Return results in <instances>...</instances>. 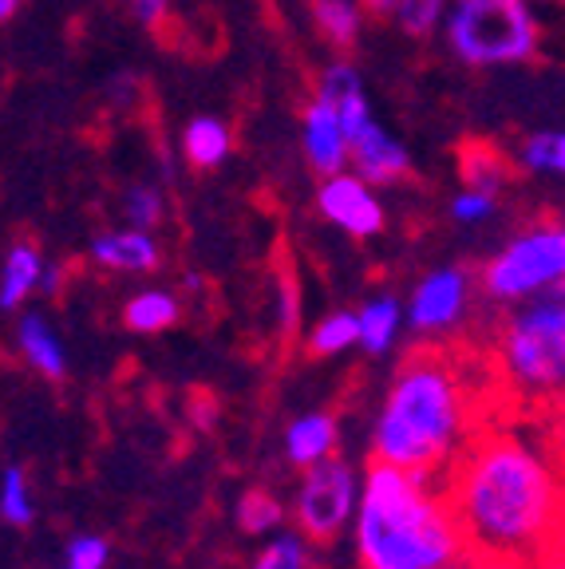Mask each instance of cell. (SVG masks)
Segmentation results:
<instances>
[{
	"mask_svg": "<svg viewBox=\"0 0 565 569\" xmlns=\"http://www.w3.org/2000/svg\"><path fill=\"white\" fill-rule=\"evenodd\" d=\"M123 210L135 230H155L162 222V198L155 187H131L123 198Z\"/></svg>",
	"mask_w": 565,
	"mask_h": 569,
	"instance_id": "4316f807",
	"label": "cell"
},
{
	"mask_svg": "<svg viewBox=\"0 0 565 569\" xmlns=\"http://www.w3.org/2000/svg\"><path fill=\"white\" fill-rule=\"evenodd\" d=\"M360 569H439L463 558L439 482L371 459L356 515Z\"/></svg>",
	"mask_w": 565,
	"mask_h": 569,
	"instance_id": "3957f363",
	"label": "cell"
},
{
	"mask_svg": "<svg viewBox=\"0 0 565 569\" xmlns=\"http://www.w3.org/2000/svg\"><path fill=\"white\" fill-rule=\"evenodd\" d=\"M17 340H20V352L28 356V365H32L40 376L60 380V376L68 372V356H63L60 337H56L52 325H48L40 312H28V317L20 320Z\"/></svg>",
	"mask_w": 565,
	"mask_h": 569,
	"instance_id": "5bb4252c",
	"label": "cell"
},
{
	"mask_svg": "<svg viewBox=\"0 0 565 569\" xmlns=\"http://www.w3.org/2000/svg\"><path fill=\"white\" fill-rule=\"evenodd\" d=\"M522 162L538 174H562L565 170V134L562 131H538L522 142Z\"/></svg>",
	"mask_w": 565,
	"mask_h": 569,
	"instance_id": "ffe728a7",
	"label": "cell"
},
{
	"mask_svg": "<svg viewBox=\"0 0 565 569\" xmlns=\"http://www.w3.org/2000/svg\"><path fill=\"white\" fill-rule=\"evenodd\" d=\"M182 151L195 167H206V170L218 167V162L230 154V127L210 116L190 119V123H186V134H182Z\"/></svg>",
	"mask_w": 565,
	"mask_h": 569,
	"instance_id": "2e32d148",
	"label": "cell"
},
{
	"mask_svg": "<svg viewBox=\"0 0 565 569\" xmlns=\"http://www.w3.org/2000/svg\"><path fill=\"white\" fill-rule=\"evenodd\" d=\"M447 40L463 63H522L538 52V20L526 0H455Z\"/></svg>",
	"mask_w": 565,
	"mask_h": 569,
	"instance_id": "5b68a950",
	"label": "cell"
},
{
	"mask_svg": "<svg viewBox=\"0 0 565 569\" xmlns=\"http://www.w3.org/2000/svg\"><path fill=\"white\" fill-rule=\"evenodd\" d=\"M534 569H562V553H549L546 561H538Z\"/></svg>",
	"mask_w": 565,
	"mask_h": 569,
	"instance_id": "d590c367",
	"label": "cell"
},
{
	"mask_svg": "<svg viewBox=\"0 0 565 569\" xmlns=\"http://www.w3.org/2000/svg\"><path fill=\"white\" fill-rule=\"evenodd\" d=\"M40 269H44L40 249L32 241H17L4 258V269H0V309H20V301L40 284Z\"/></svg>",
	"mask_w": 565,
	"mask_h": 569,
	"instance_id": "9a60e30c",
	"label": "cell"
},
{
	"mask_svg": "<svg viewBox=\"0 0 565 569\" xmlns=\"http://www.w3.org/2000/svg\"><path fill=\"white\" fill-rule=\"evenodd\" d=\"M91 258L103 269L116 273H150L159 266V241L150 238L147 230H116L91 241Z\"/></svg>",
	"mask_w": 565,
	"mask_h": 569,
	"instance_id": "7c38bea8",
	"label": "cell"
},
{
	"mask_svg": "<svg viewBox=\"0 0 565 569\" xmlns=\"http://www.w3.org/2000/svg\"><path fill=\"white\" fill-rule=\"evenodd\" d=\"M249 569H309V553H305V542L285 533L277 542H269L266 550L257 553Z\"/></svg>",
	"mask_w": 565,
	"mask_h": 569,
	"instance_id": "d4e9b609",
	"label": "cell"
},
{
	"mask_svg": "<svg viewBox=\"0 0 565 569\" xmlns=\"http://www.w3.org/2000/svg\"><path fill=\"white\" fill-rule=\"evenodd\" d=\"M167 4L170 0H135V17H139V24L155 28L162 17H167Z\"/></svg>",
	"mask_w": 565,
	"mask_h": 569,
	"instance_id": "1f68e13d",
	"label": "cell"
},
{
	"mask_svg": "<svg viewBox=\"0 0 565 569\" xmlns=\"http://www.w3.org/2000/svg\"><path fill=\"white\" fill-rule=\"evenodd\" d=\"M439 569H503V566H490V561H478V558H455V561H447V566H439Z\"/></svg>",
	"mask_w": 565,
	"mask_h": 569,
	"instance_id": "836d02e7",
	"label": "cell"
},
{
	"mask_svg": "<svg viewBox=\"0 0 565 569\" xmlns=\"http://www.w3.org/2000/svg\"><path fill=\"white\" fill-rule=\"evenodd\" d=\"M107 558H111V546L107 538H96V533H83L68 546L63 553V569H103Z\"/></svg>",
	"mask_w": 565,
	"mask_h": 569,
	"instance_id": "f1b7e54d",
	"label": "cell"
},
{
	"mask_svg": "<svg viewBox=\"0 0 565 569\" xmlns=\"http://www.w3.org/2000/svg\"><path fill=\"white\" fill-rule=\"evenodd\" d=\"M478 427L463 368L443 348L412 352L399 365L376 423V459L439 479Z\"/></svg>",
	"mask_w": 565,
	"mask_h": 569,
	"instance_id": "7a4b0ae2",
	"label": "cell"
},
{
	"mask_svg": "<svg viewBox=\"0 0 565 569\" xmlns=\"http://www.w3.org/2000/svg\"><path fill=\"white\" fill-rule=\"evenodd\" d=\"M443 9H447V0H399V24H404V32L412 36H427L435 24H439Z\"/></svg>",
	"mask_w": 565,
	"mask_h": 569,
	"instance_id": "83f0119b",
	"label": "cell"
},
{
	"mask_svg": "<svg viewBox=\"0 0 565 569\" xmlns=\"http://www.w3.org/2000/svg\"><path fill=\"white\" fill-rule=\"evenodd\" d=\"M565 230L557 222L518 233L511 246L483 269V289L490 301H526L542 289H562Z\"/></svg>",
	"mask_w": 565,
	"mask_h": 569,
	"instance_id": "8992f818",
	"label": "cell"
},
{
	"mask_svg": "<svg viewBox=\"0 0 565 569\" xmlns=\"http://www.w3.org/2000/svg\"><path fill=\"white\" fill-rule=\"evenodd\" d=\"M470 301V277L467 269H439V273L424 277L412 297V329L419 332H439L459 325Z\"/></svg>",
	"mask_w": 565,
	"mask_h": 569,
	"instance_id": "9c48e42d",
	"label": "cell"
},
{
	"mask_svg": "<svg viewBox=\"0 0 565 569\" xmlns=\"http://www.w3.org/2000/svg\"><path fill=\"white\" fill-rule=\"evenodd\" d=\"M336 451V419L328 411H309L285 431V455L293 467H313V462L328 459Z\"/></svg>",
	"mask_w": 565,
	"mask_h": 569,
	"instance_id": "4fadbf2b",
	"label": "cell"
},
{
	"mask_svg": "<svg viewBox=\"0 0 565 569\" xmlns=\"http://www.w3.org/2000/svg\"><path fill=\"white\" fill-rule=\"evenodd\" d=\"M313 20L333 48H353L360 40L364 9L356 0H313Z\"/></svg>",
	"mask_w": 565,
	"mask_h": 569,
	"instance_id": "e0dca14e",
	"label": "cell"
},
{
	"mask_svg": "<svg viewBox=\"0 0 565 569\" xmlns=\"http://www.w3.org/2000/svg\"><path fill=\"white\" fill-rule=\"evenodd\" d=\"M463 178H467V190H483V194L498 198V190L506 182L503 159L490 154L486 147H475V151L463 154Z\"/></svg>",
	"mask_w": 565,
	"mask_h": 569,
	"instance_id": "44dd1931",
	"label": "cell"
},
{
	"mask_svg": "<svg viewBox=\"0 0 565 569\" xmlns=\"http://www.w3.org/2000/svg\"><path fill=\"white\" fill-rule=\"evenodd\" d=\"M348 159L356 162V174H360L368 187H391V182H399V178L407 174V167H412L404 142L391 139L376 119L348 142Z\"/></svg>",
	"mask_w": 565,
	"mask_h": 569,
	"instance_id": "30bf717a",
	"label": "cell"
},
{
	"mask_svg": "<svg viewBox=\"0 0 565 569\" xmlns=\"http://www.w3.org/2000/svg\"><path fill=\"white\" fill-rule=\"evenodd\" d=\"M300 127H305L300 142H305V154H309L313 170H320V174H336V170L348 167V139H345V131H340V123H336L333 107L320 103V99H313Z\"/></svg>",
	"mask_w": 565,
	"mask_h": 569,
	"instance_id": "8fae6325",
	"label": "cell"
},
{
	"mask_svg": "<svg viewBox=\"0 0 565 569\" xmlns=\"http://www.w3.org/2000/svg\"><path fill=\"white\" fill-rule=\"evenodd\" d=\"M503 360L506 383L518 396L546 400L557 396L565 380V305L562 289H549L542 301L522 305L503 329Z\"/></svg>",
	"mask_w": 565,
	"mask_h": 569,
	"instance_id": "277c9868",
	"label": "cell"
},
{
	"mask_svg": "<svg viewBox=\"0 0 565 569\" xmlns=\"http://www.w3.org/2000/svg\"><path fill=\"white\" fill-rule=\"evenodd\" d=\"M396 332H399V301H391V297L368 301L356 312V340H360L371 356L388 352Z\"/></svg>",
	"mask_w": 565,
	"mask_h": 569,
	"instance_id": "ac0fdd59",
	"label": "cell"
},
{
	"mask_svg": "<svg viewBox=\"0 0 565 569\" xmlns=\"http://www.w3.org/2000/svg\"><path fill=\"white\" fill-rule=\"evenodd\" d=\"M364 83H360V71L353 68V63H345V60H336V63H328L325 71H320V83H317V99L320 103H340L345 96H353V91H360Z\"/></svg>",
	"mask_w": 565,
	"mask_h": 569,
	"instance_id": "484cf974",
	"label": "cell"
},
{
	"mask_svg": "<svg viewBox=\"0 0 565 569\" xmlns=\"http://www.w3.org/2000/svg\"><path fill=\"white\" fill-rule=\"evenodd\" d=\"M285 518L281 502H277L269 490H249L246 498L238 502V522L246 533H269L277 530V522Z\"/></svg>",
	"mask_w": 565,
	"mask_h": 569,
	"instance_id": "603a6c76",
	"label": "cell"
},
{
	"mask_svg": "<svg viewBox=\"0 0 565 569\" xmlns=\"http://www.w3.org/2000/svg\"><path fill=\"white\" fill-rule=\"evenodd\" d=\"M356 345V312H333L328 320H320L317 329H313V356H336L345 352V348Z\"/></svg>",
	"mask_w": 565,
	"mask_h": 569,
	"instance_id": "cb8c5ba5",
	"label": "cell"
},
{
	"mask_svg": "<svg viewBox=\"0 0 565 569\" xmlns=\"http://www.w3.org/2000/svg\"><path fill=\"white\" fill-rule=\"evenodd\" d=\"M435 482L467 558L534 569L562 553V471L534 427H475Z\"/></svg>",
	"mask_w": 565,
	"mask_h": 569,
	"instance_id": "6da1fadb",
	"label": "cell"
},
{
	"mask_svg": "<svg viewBox=\"0 0 565 569\" xmlns=\"http://www.w3.org/2000/svg\"><path fill=\"white\" fill-rule=\"evenodd\" d=\"M17 9H20V0H0V24L17 17Z\"/></svg>",
	"mask_w": 565,
	"mask_h": 569,
	"instance_id": "e575fe53",
	"label": "cell"
},
{
	"mask_svg": "<svg viewBox=\"0 0 565 569\" xmlns=\"http://www.w3.org/2000/svg\"><path fill=\"white\" fill-rule=\"evenodd\" d=\"M450 213H455V222H483L495 213V198L483 194V190H463L455 202H450Z\"/></svg>",
	"mask_w": 565,
	"mask_h": 569,
	"instance_id": "4dcf8cb0",
	"label": "cell"
},
{
	"mask_svg": "<svg viewBox=\"0 0 565 569\" xmlns=\"http://www.w3.org/2000/svg\"><path fill=\"white\" fill-rule=\"evenodd\" d=\"M333 111H336V123H340V131H345V139H348V142H353L356 134H360L364 127L371 123L368 96H364V88H360V91H353V96H345L340 103H333Z\"/></svg>",
	"mask_w": 565,
	"mask_h": 569,
	"instance_id": "f546056e",
	"label": "cell"
},
{
	"mask_svg": "<svg viewBox=\"0 0 565 569\" xmlns=\"http://www.w3.org/2000/svg\"><path fill=\"white\" fill-rule=\"evenodd\" d=\"M356 510V471L345 459H328L305 467L297 495V526L309 542H333Z\"/></svg>",
	"mask_w": 565,
	"mask_h": 569,
	"instance_id": "52a82bcc",
	"label": "cell"
},
{
	"mask_svg": "<svg viewBox=\"0 0 565 569\" xmlns=\"http://www.w3.org/2000/svg\"><path fill=\"white\" fill-rule=\"evenodd\" d=\"M360 9H368L376 20H388V17H396V9H399V0H356Z\"/></svg>",
	"mask_w": 565,
	"mask_h": 569,
	"instance_id": "d6a6232c",
	"label": "cell"
},
{
	"mask_svg": "<svg viewBox=\"0 0 565 569\" xmlns=\"http://www.w3.org/2000/svg\"><path fill=\"white\" fill-rule=\"evenodd\" d=\"M317 206L328 222H336L353 238H371V233L384 230V206L376 202V194L360 174H345V170L325 174Z\"/></svg>",
	"mask_w": 565,
	"mask_h": 569,
	"instance_id": "ba28073f",
	"label": "cell"
},
{
	"mask_svg": "<svg viewBox=\"0 0 565 569\" xmlns=\"http://www.w3.org/2000/svg\"><path fill=\"white\" fill-rule=\"evenodd\" d=\"M0 518L9 526H28L36 518L32 495H28V482L20 467H9V471L0 475Z\"/></svg>",
	"mask_w": 565,
	"mask_h": 569,
	"instance_id": "7402d4cb",
	"label": "cell"
},
{
	"mask_svg": "<svg viewBox=\"0 0 565 569\" xmlns=\"http://www.w3.org/2000/svg\"><path fill=\"white\" fill-rule=\"evenodd\" d=\"M123 320L131 332H162L178 320V301L162 289H147V293L127 301Z\"/></svg>",
	"mask_w": 565,
	"mask_h": 569,
	"instance_id": "d6986e66",
	"label": "cell"
}]
</instances>
